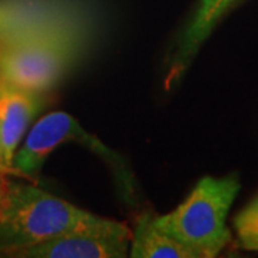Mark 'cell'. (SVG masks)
<instances>
[{"label": "cell", "instance_id": "cell-11", "mask_svg": "<svg viewBox=\"0 0 258 258\" xmlns=\"http://www.w3.org/2000/svg\"><path fill=\"white\" fill-rule=\"evenodd\" d=\"M8 189H9V181L5 175H0V217L6 204V197H8Z\"/></svg>", "mask_w": 258, "mask_h": 258}, {"label": "cell", "instance_id": "cell-9", "mask_svg": "<svg viewBox=\"0 0 258 258\" xmlns=\"http://www.w3.org/2000/svg\"><path fill=\"white\" fill-rule=\"evenodd\" d=\"M129 255L132 258H192L181 242L161 231L155 217L145 214L132 230Z\"/></svg>", "mask_w": 258, "mask_h": 258}, {"label": "cell", "instance_id": "cell-3", "mask_svg": "<svg viewBox=\"0 0 258 258\" xmlns=\"http://www.w3.org/2000/svg\"><path fill=\"white\" fill-rule=\"evenodd\" d=\"M238 191L237 175L204 176L174 211L155 217V224L192 258L217 257L231 242L227 218Z\"/></svg>", "mask_w": 258, "mask_h": 258}, {"label": "cell", "instance_id": "cell-2", "mask_svg": "<svg viewBox=\"0 0 258 258\" xmlns=\"http://www.w3.org/2000/svg\"><path fill=\"white\" fill-rule=\"evenodd\" d=\"M101 30L96 0H0V49L47 39L96 46Z\"/></svg>", "mask_w": 258, "mask_h": 258}, {"label": "cell", "instance_id": "cell-4", "mask_svg": "<svg viewBox=\"0 0 258 258\" xmlns=\"http://www.w3.org/2000/svg\"><path fill=\"white\" fill-rule=\"evenodd\" d=\"M93 45L47 39L0 49V79L23 91L47 93L82 62Z\"/></svg>", "mask_w": 258, "mask_h": 258}, {"label": "cell", "instance_id": "cell-10", "mask_svg": "<svg viewBox=\"0 0 258 258\" xmlns=\"http://www.w3.org/2000/svg\"><path fill=\"white\" fill-rule=\"evenodd\" d=\"M234 227L241 248L258 251V197L235 217Z\"/></svg>", "mask_w": 258, "mask_h": 258}, {"label": "cell", "instance_id": "cell-12", "mask_svg": "<svg viewBox=\"0 0 258 258\" xmlns=\"http://www.w3.org/2000/svg\"><path fill=\"white\" fill-rule=\"evenodd\" d=\"M13 172L9 168V165L6 164L5 161V157H3V151H2V144H0V175H6V174H10Z\"/></svg>", "mask_w": 258, "mask_h": 258}, {"label": "cell", "instance_id": "cell-7", "mask_svg": "<svg viewBox=\"0 0 258 258\" xmlns=\"http://www.w3.org/2000/svg\"><path fill=\"white\" fill-rule=\"evenodd\" d=\"M47 102L46 93L28 92L0 79V144L5 161L12 171L20 141Z\"/></svg>", "mask_w": 258, "mask_h": 258}, {"label": "cell", "instance_id": "cell-8", "mask_svg": "<svg viewBox=\"0 0 258 258\" xmlns=\"http://www.w3.org/2000/svg\"><path fill=\"white\" fill-rule=\"evenodd\" d=\"M234 0H203L200 9L185 30L184 36L179 42V49L174 56V64L171 68L169 79H178L185 68L191 62L192 56L210 36L212 29L224 16Z\"/></svg>", "mask_w": 258, "mask_h": 258}, {"label": "cell", "instance_id": "cell-5", "mask_svg": "<svg viewBox=\"0 0 258 258\" xmlns=\"http://www.w3.org/2000/svg\"><path fill=\"white\" fill-rule=\"evenodd\" d=\"M132 230L125 222L102 217L96 224L72 231L12 254L23 258H123L128 255Z\"/></svg>", "mask_w": 258, "mask_h": 258}, {"label": "cell", "instance_id": "cell-1", "mask_svg": "<svg viewBox=\"0 0 258 258\" xmlns=\"http://www.w3.org/2000/svg\"><path fill=\"white\" fill-rule=\"evenodd\" d=\"M101 218L35 185L9 181L0 217V254L10 257L20 249L88 228Z\"/></svg>", "mask_w": 258, "mask_h": 258}, {"label": "cell", "instance_id": "cell-6", "mask_svg": "<svg viewBox=\"0 0 258 258\" xmlns=\"http://www.w3.org/2000/svg\"><path fill=\"white\" fill-rule=\"evenodd\" d=\"M68 141L82 142L101 155L112 157L111 151L99 139L89 135L75 118L66 112L56 111L42 116L29 131L28 138L16 151L13 171L26 176L36 175L47 155Z\"/></svg>", "mask_w": 258, "mask_h": 258}]
</instances>
